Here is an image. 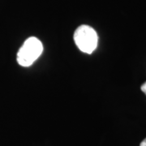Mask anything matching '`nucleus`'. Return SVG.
I'll use <instances>...</instances> for the list:
<instances>
[{
	"instance_id": "nucleus-1",
	"label": "nucleus",
	"mask_w": 146,
	"mask_h": 146,
	"mask_svg": "<svg viewBox=\"0 0 146 146\" xmlns=\"http://www.w3.org/2000/svg\"><path fill=\"white\" fill-rule=\"evenodd\" d=\"M43 51L41 41L35 36L29 37L17 53V62L22 67H30Z\"/></svg>"
},
{
	"instance_id": "nucleus-2",
	"label": "nucleus",
	"mask_w": 146,
	"mask_h": 146,
	"mask_svg": "<svg viewBox=\"0 0 146 146\" xmlns=\"http://www.w3.org/2000/svg\"><path fill=\"white\" fill-rule=\"evenodd\" d=\"M74 41L80 51L92 54L98 47V36L92 27L83 25L74 33Z\"/></svg>"
},
{
	"instance_id": "nucleus-3",
	"label": "nucleus",
	"mask_w": 146,
	"mask_h": 146,
	"mask_svg": "<svg viewBox=\"0 0 146 146\" xmlns=\"http://www.w3.org/2000/svg\"><path fill=\"white\" fill-rule=\"evenodd\" d=\"M141 91H142L143 93H145V94L146 95V82H145V83L141 85Z\"/></svg>"
},
{
	"instance_id": "nucleus-4",
	"label": "nucleus",
	"mask_w": 146,
	"mask_h": 146,
	"mask_svg": "<svg viewBox=\"0 0 146 146\" xmlns=\"http://www.w3.org/2000/svg\"><path fill=\"white\" fill-rule=\"evenodd\" d=\"M140 146H146V138L144 140V141H142V142H141Z\"/></svg>"
}]
</instances>
